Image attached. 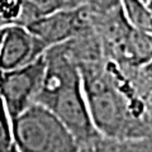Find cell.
Here are the masks:
<instances>
[{"label":"cell","instance_id":"obj_1","mask_svg":"<svg viewBox=\"0 0 152 152\" xmlns=\"http://www.w3.org/2000/svg\"><path fill=\"white\" fill-rule=\"evenodd\" d=\"M77 67L90 118L100 134L152 138L151 62L136 66L104 57Z\"/></svg>","mask_w":152,"mask_h":152},{"label":"cell","instance_id":"obj_11","mask_svg":"<svg viewBox=\"0 0 152 152\" xmlns=\"http://www.w3.org/2000/svg\"><path fill=\"white\" fill-rule=\"evenodd\" d=\"M79 7L86 9L90 13H108L119 8V0H77Z\"/></svg>","mask_w":152,"mask_h":152},{"label":"cell","instance_id":"obj_8","mask_svg":"<svg viewBox=\"0 0 152 152\" xmlns=\"http://www.w3.org/2000/svg\"><path fill=\"white\" fill-rule=\"evenodd\" d=\"M20 14L15 24L27 26L38 18L46 17L55 12L80 8L77 0H19Z\"/></svg>","mask_w":152,"mask_h":152},{"label":"cell","instance_id":"obj_6","mask_svg":"<svg viewBox=\"0 0 152 152\" xmlns=\"http://www.w3.org/2000/svg\"><path fill=\"white\" fill-rule=\"evenodd\" d=\"M48 50L24 26L9 24L0 42V71L20 69L34 62Z\"/></svg>","mask_w":152,"mask_h":152},{"label":"cell","instance_id":"obj_12","mask_svg":"<svg viewBox=\"0 0 152 152\" xmlns=\"http://www.w3.org/2000/svg\"><path fill=\"white\" fill-rule=\"evenodd\" d=\"M20 14L19 0H0V19L9 24H15Z\"/></svg>","mask_w":152,"mask_h":152},{"label":"cell","instance_id":"obj_3","mask_svg":"<svg viewBox=\"0 0 152 152\" xmlns=\"http://www.w3.org/2000/svg\"><path fill=\"white\" fill-rule=\"evenodd\" d=\"M13 143L19 152H77L79 142L48 109L31 104L12 119Z\"/></svg>","mask_w":152,"mask_h":152},{"label":"cell","instance_id":"obj_4","mask_svg":"<svg viewBox=\"0 0 152 152\" xmlns=\"http://www.w3.org/2000/svg\"><path fill=\"white\" fill-rule=\"evenodd\" d=\"M45 74V57L20 69L0 71V96L10 121L34 103Z\"/></svg>","mask_w":152,"mask_h":152},{"label":"cell","instance_id":"obj_7","mask_svg":"<svg viewBox=\"0 0 152 152\" xmlns=\"http://www.w3.org/2000/svg\"><path fill=\"white\" fill-rule=\"evenodd\" d=\"M77 152H152V138L119 140L99 134L80 145Z\"/></svg>","mask_w":152,"mask_h":152},{"label":"cell","instance_id":"obj_13","mask_svg":"<svg viewBox=\"0 0 152 152\" xmlns=\"http://www.w3.org/2000/svg\"><path fill=\"white\" fill-rule=\"evenodd\" d=\"M1 152H19V151L17 150V147L14 146V143H13L10 147H8L7 150H4V151H1Z\"/></svg>","mask_w":152,"mask_h":152},{"label":"cell","instance_id":"obj_2","mask_svg":"<svg viewBox=\"0 0 152 152\" xmlns=\"http://www.w3.org/2000/svg\"><path fill=\"white\" fill-rule=\"evenodd\" d=\"M45 74L34 103L55 114L79 142V146L98 137L81 84L79 67L61 45L45 52Z\"/></svg>","mask_w":152,"mask_h":152},{"label":"cell","instance_id":"obj_15","mask_svg":"<svg viewBox=\"0 0 152 152\" xmlns=\"http://www.w3.org/2000/svg\"><path fill=\"white\" fill-rule=\"evenodd\" d=\"M4 27H7V24H5V23H4L3 20H1V19H0V29H3Z\"/></svg>","mask_w":152,"mask_h":152},{"label":"cell","instance_id":"obj_5","mask_svg":"<svg viewBox=\"0 0 152 152\" xmlns=\"http://www.w3.org/2000/svg\"><path fill=\"white\" fill-rule=\"evenodd\" d=\"M26 28L50 48L90 29L91 23L89 12L80 7L38 18L27 24Z\"/></svg>","mask_w":152,"mask_h":152},{"label":"cell","instance_id":"obj_10","mask_svg":"<svg viewBox=\"0 0 152 152\" xmlns=\"http://www.w3.org/2000/svg\"><path fill=\"white\" fill-rule=\"evenodd\" d=\"M13 145L12 121L7 112L5 104L0 96V152Z\"/></svg>","mask_w":152,"mask_h":152},{"label":"cell","instance_id":"obj_9","mask_svg":"<svg viewBox=\"0 0 152 152\" xmlns=\"http://www.w3.org/2000/svg\"><path fill=\"white\" fill-rule=\"evenodd\" d=\"M122 12L132 27L152 34V12L143 0H119Z\"/></svg>","mask_w":152,"mask_h":152},{"label":"cell","instance_id":"obj_14","mask_svg":"<svg viewBox=\"0 0 152 152\" xmlns=\"http://www.w3.org/2000/svg\"><path fill=\"white\" fill-rule=\"evenodd\" d=\"M143 3L146 4L147 7H150V8H151V3H152V0H143Z\"/></svg>","mask_w":152,"mask_h":152},{"label":"cell","instance_id":"obj_16","mask_svg":"<svg viewBox=\"0 0 152 152\" xmlns=\"http://www.w3.org/2000/svg\"><path fill=\"white\" fill-rule=\"evenodd\" d=\"M4 28H5V27H4ZM4 28H3V29H0V42H1V38H3V32H4Z\"/></svg>","mask_w":152,"mask_h":152}]
</instances>
